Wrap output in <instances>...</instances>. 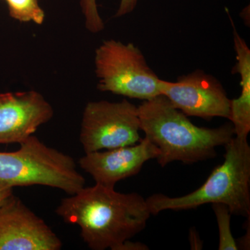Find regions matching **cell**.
<instances>
[{
  "instance_id": "6da1fadb",
  "label": "cell",
  "mask_w": 250,
  "mask_h": 250,
  "mask_svg": "<svg viewBox=\"0 0 250 250\" xmlns=\"http://www.w3.org/2000/svg\"><path fill=\"white\" fill-rule=\"evenodd\" d=\"M56 213L65 223L78 225L83 241L93 250H119L146 228L152 215L139 194L121 193L97 184L62 199Z\"/></svg>"
},
{
  "instance_id": "7a4b0ae2",
  "label": "cell",
  "mask_w": 250,
  "mask_h": 250,
  "mask_svg": "<svg viewBox=\"0 0 250 250\" xmlns=\"http://www.w3.org/2000/svg\"><path fill=\"white\" fill-rule=\"evenodd\" d=\"M138 110L141 130L159 149L156 159L162 167L173 161L192 164L212 159L216 147L235 136L231 124L214 129L196 126L163 95L145 100Z\"/></svg>"
},
{
  "instance_id": "3957f363",
  "label": "cell",
  "mask_w": 250,
  "mask_h": 250,
  "mask_svg": "<svg viewBox=\"0 0 250 250\" xmlns=\"http://www.w3.org/2000/svg\"><path fill=\"white\" fill-rule=\"evenodd\" d=\"M225 160L205 184L182 197L155 194L146 200L151 214L166 210L194 209L207 204L227 205L231 215L250 216V147L248 139L233 136L225 146Z\"/></svg>"
},
{
  "instance_id": "277c9868",
  "label": "cell",
  "mask_w": 250,
  "mask_h": 250,
  "mask_svg": "<svg viewBox=\"0 0 250 250\" xmlns=\"http://www.w3.org/2000/svg\"><path fill=\"white\" fill-rule=\"evenodd\" d=\"M17 151L0 152V181L11 187L41 185L72 195L85 187L73 158L45 146L35 136L20 143Z\"/></svg>"
},
{
  "instance_id": "5b68a950",
  "label": "cell",
  "mask_w": 250,
  "mask_h": 250,
  "mask_svg": "<svg viewBox=\"0 0 250 250\" xmlns=\"http://www.w3.org/2000/svg\"><path fill=\"white\" fill-rule=\"evenodd\" d=\"M95 70L100 91L143 101L161 95L160 79L131 42L104 41L95 50Z\"/></svg>"
},
{
  "instance_id": "8992f818",
  "label": "cell",
  "mask_w": 250,
  "mask_h": 250,
  "mask_svg": "<svg viewBox=\"0 0 250 250\" xmlns=\"http://www.w3.org/2000/svg\"><path fill=\"white\" fill-rule=\"evenodd\" d=\"M138 106L126 99L87 104L80 139L85 153L133 146L141 141Z\"/></svg>"
},
{
  "instance_id": "52a82bcc",
  "label": "cell",
  "mask_w": 250,
  "mask_h": 250,
  "mask_svg": "<svg viewBox=\"0 0 250 250\" xmlns=\"http://www.w3.org/2000/svg\"><path fill=\"white\" fill-rule=\"evenodd\" d=\"M159 88L171 104L187 116L210 120L229 118L231 100L220 81L197 70L175 82L161 80Z\"/></svg>"
},
{
  "instance_id": "ba28073f",
  "label": "cell",
  "mask_w": 250,
  "mask_h": 250,
  "mask_svg": "<svg viewBox=\"0 0 250 250\" xmlns=\"http://www.w3.org/2000/svg\"><path fill=\"white\" fill-rule=\"evenodd\" d=\"M62 243L43 220L12 195L0 207V250H59Z\"/></svg>"
},
{
  "instance_id": "9c48e42d",
  "label": "cell",
  "mask_w": 250,
  "mask_h": 250,
  "mask_svg": "<svg viewBox=\"0 0 250 250\" xmlns=\"http://www.w3.org/2000/svg\"><path fill=\"white\" fill-rule=\"evenodd\" d=\"M53 116L50 104L35 90L0 93V144H20Z\"/></svg>"
},
{
  "instance_id": "30bf717a",
  "label": "cell",
  "mask_w": 250,
  "mask_h": 250,
  "mask_svg": "<svg viewBox=\"0 0 250 250\" xmlns=\"http://www.w3.org/2000/svg\"><path fill=\"white\" fill-rule=\"evenodd\" d=\"M159 154L155 145L145 137L139 144L85 153L79 164L97 184L115 188L120 181L139 173L145 163L157 159Z\"/></svg>"
},
{
  "instance_id": "8fae6325",
  "label": "cell",
  "mask_w": 250,
  "mask_h": 250,
  "mask_svg": "<svg viewBox=\"0 0 250 250\" xmlns=\"http://www.w3.org/2000/svg\"><path fill=\"white\" fill-rule=\"evenodd\" d=\"M229 18L233 27L236 59L232 73L239 74L241 77V91L238 98L231 100L229 120L231 122L235 136L248 139L250 131V49Z\"/></svg>"
},
{
  "instance_id": "7c38bea8",
  "label": "cell",
  "mask_w": 250,
  "mask_h": 250,
  "mask_svg": "<svg viewBox=\"0 0 250 250\" xmlns=\"http://www.w3.org/2000/svg\"><path fill=\"white\" fill-rule=\"evenodd\" d=\"M11 18L21 22L42 24L45 14L37 0H4Z\"/></svg>"
},
{
  "instance_id": "4fadbf2b",
  "label": "cell",
  "mask_w": 250,
  "mask_h": 250,
  "mask_svg": "<svg viewBox=\"0 0 250 250\" xmlns=\"http://www.w3.org/2000/svg\"><path fill=\"white\" fill-rule=\"evenodd\" d=\"M218 223L219 231V250H237L236 240L231 231V213L227 205L221 203L212 204Z\"/></svg>"
},
{
  "instance_id": "5bb4252c",
  "label": "cell",
  "mask_w": 250,
  "mask_h": 250,
  "mask_svg": "<svg viewBox=\"0 0 250 250\" xmlns=\"http://www.w3.org/2000/svg\"><path fill=\"white\" fill-rule=\"evenodd\" d=\"M85 26L90 32L96 34L104 29V23L99 14L96 0H80Z\"/></svg>"
},
{
  "instance_id": "9a60e30c",
  "label": "cell",
  "mask_w": 250,
  "mask_h": 250,
  "mask_svg": "<svg viewBox=\"0 0 250 250\" xmlns=\"http://www.w3.org/2000/svg\"><path fill=\"white\" fill-rule=\"evenodd\" d=\"M137 3L138 0H121L115 17L121 18L122 16L131 14L136 8Z\"/></svg>"
},
{
  "instance_id": "2e32d148",
  "label": "cell",
  "mask_w": 250,
  "mask_h": 250,
  "mask_svg": "<svg viewBox=\"0 0 250 250\" xmlns=\"http://www.w3.org/2000/svg\"><path fill=\"white\" fill-rule=\"evenodd\" d=\"M13 188L9 184L5 183L4 182L0 181V207L8 199L10 198L13 194Z\"/></svg>"
},
{
  "instance_id": "e0dca14e",
  "label": "cell",
  "mask_w": 250,
  "mask_h": 250,
  "mask_svg": "<svg viewBox=\"0 0 250 250\" xmlns=\"http://www.w3.org/2000/svg\"><path fill=\"white\" fill-rule=\"evenodd\" d=\"M190 247L191 250H202V242L200 240V236H199L198 233L195 228H192L190 231Z\"/></svg>"
},
{
  "instance_id": "ac0fdd59",
  "label": "cell",
  "mask_w": 250,
  "mask_h": 250,
  "mask_svg": "<svg viewBox=\"0 0 250 250\" xmlns=\"http://www.w3.org/2000/svg\"><path fill=\"white\" fill-rule=\"evenodd\" d=\"M149 249L147 246L140 243V242L129 241V240L125 241L124 243L122 245L119 250H147Z\"/></svg>"
}]
</instances>
